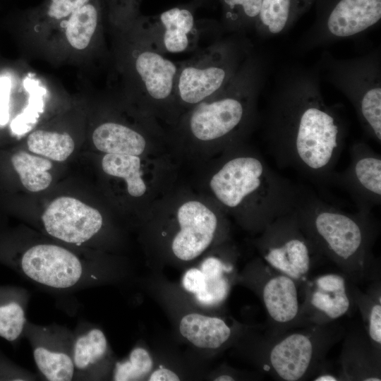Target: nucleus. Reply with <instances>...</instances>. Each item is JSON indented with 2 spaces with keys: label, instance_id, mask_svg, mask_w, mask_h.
Returning a JSON list of instances; mask_svg holds the SVG:
<instances>
[{
  "label": "nucleus",
  "instance_id": "obj_34",
  "mask_svg": "<svg viewBox=\"0 0 381 381\" xmlns=\"http://www.w3.org/2000/svg\"><path fill=\"white\" fill-rule=\"evenodd\" d=\"M142 0H103L105 16L111 29H124L141 14Z\"/></svg>",
  "mask_w": 381,
  "mask_h": 381
},
{
  "label": "nucleus",
  "instance_id": "obj_32",
  "mask_svg": "<svg viewBox=\"0 0 381 381\" xmlns=\"http://www.w3.org/2000/svg\"><path fill=\"white\" fill-rule=\"evenodd\" d=\"M291 5L292 0H262L255 25L260 30L279 33L288 23Z\"/></svg>",
  "mask_w": 381,
  "mask_h": 381
},
{
  "label": "nucleus",
  "instance_id": "obj_35",
  "mask_svg": "<svg viewBox=\"0 0 381 381\" xmlns=\"http://www.w3.org/2000/svg\"><path fill=\"white\" fill-rule=\"evenodd\" d=\"M42 95L30 93L29 102L23 111L11 122V128L15 135H22L29 132L43 112Z\"/></svg>",
  "mask_w": 381,
  "mask_h": 381
},
{
  "label": "nucleus",
  "instance_id": "obj_14",
  "mask_svg": "<svg viewBox=\"0 0 381 381\" xmlns=\"http://www.w3.org/2000/svg\"><path fill=\"white\" fill-rule=\"evenodd\" d=\"M350 282L341 273H326L303 284L301 327L337 321L350 312L354 303Z\"/></svg>",
  "mask_w": 381,
  "mask_h": 381
},
{
  "label": "nucleus",
  "instance_id": "obj_31",
  "mask_svg": "<svg viewBox=\"0 0 381 381\" xmlns=\"http://www.w3.org/2000/svg\"><path fill=\"white\" fill-rule=\"evenodd\" d=\"M153 361L145 348L137 346L128 356L115 363L112 370V380L115 381L140 380L150 374Z\"/></svg>",
  "mask_w": 381,
  "mask_h": 381
},
{
  "label": "nucleus",
  "instance_id": "obj_2",
  "mask_svg": "<svg viewBox=\"0 0 381 381\" xmlns=\"http://www.w3.org/2000/svg\"><path fill=\"white\" fill-rule=\"evenodd\" d=\"M209 186L219 205L246 230L260 233L292 212L301 188L282 176L257 151L241 143L228 149Z\"/></svg>",
  "mask_w": 381,
  "mask_h": 381
},
{
  "label": "nucleus",
  "instance_id": "obj_10",
  "mask_svg": "<svg viewBox=\"0 0 381 381\" xmlns=\"http://www.w3.org/2000/svg\"><path fill=\"white\" fill-rule=\"evenodd\" d=\"M260 234L255 244L260 258L301 284L325 259L302 230L294 210L277 217Z\"/></svg>",
  "mask_w": 381,
  "mask_h": 381
},
{
  "label": "nucleus",
  "instance_id": "obj_40",
  "mask_svg": "<svg viewBox=\"0 0 381 381\" xmlns=\"http://www.w3.org/2000/svg\"><path fill=\"white\" fill-rule=\"evenodd\" d=\"M150 381H179V375L174 371L166 368H159L153 371L149 376Z\"/></svg>",
  "mask_w": 381,
  "mask_h": 381
},
{
  "label": "nucleus",
  "instance_id": "obj_12",
  "mask_svg": "<svg viewBox=\"0 0 381 381\" xmlns=\"http://www.w3.org/2000/svg\"><path fill=\"white\" fill-rule=\"evenodd\" d=\"M191 6H178L159 14H140L131 25L159 53L180 54L196 49L202 32Z\"/></svg>",
  "mask_w": 381,
  "mask_h": 381
},
{
  "label": "nucleus",
  "instance_id": "obj_11",
  "mask_svg": "<svg viewBox=\"0 0 381 381\" xmlns=\"http://www.w3.org/2000/svg\"><path fill=\"white\" fill-rule=\"evenodd\" d=\"M103 0H92L61 23L37 54L52 64L82 63L97 54L103 44Z\"/></svg>",
  "mask_w": 381,
  "mask_h": 381
},
{
  "label": "nucleus",
  "instance_id": "obj_17",
  "mask_svg": "<svg viewBox=\"0 0 381 381\" xmlns=\"http://www.w3.org/2000/svg\"><path fill=\"white\" fill-rule=\"evenodd\" d=\"M42 221L49 236L76 246L90 241L103 226V217L97 209L67 196L53 200Z\"/></svg>",
  "mask_w": 381,
  "mask_h": 381
},
{
  "label": "nucleus",
  "instance_id": "obj_13",
  "mask_svg": "<svg viewBox=\"0 0 381 381\" xmlns=\"http://www.w3.org/2000/svg\"><path fill=\"white\" fill-rule=\"evenodd\" d=\"M178 230L171 242L173 255L184 262L201 255L217 237L226 238L228 225L222 214L203 202L190 200L176 211Z\"/></svg>",
  "mask_w": 381,
  "mask_h": 381
},
{
  "label": "nucleus",
  "instance_id": "obj_15",
  "mask_svg": "<svg viewBox=\"0 0 381 381\" xmlns=\"http://www.w3.org/2000/svg\"><path fill=\"white\" fill-rule=\"evenodd\" d=\"M23 337L29 341L35 365L45 380H74L73 331L56 323L40 325L28 320Z\"/></svg>",
  "mask_w": 381,
  "mask_h": 381
},
{
  "label": "nucleus",
  "instance_id": "obj_29",
  "mask_svg": "<svg viewBox=\"0 0 381 381\" xmlns=\"http://www.w3.org/2000/svg\"><path fill=\"white\" fill-rule=\"evenodd\" d=\"M27 145L33 153L64 162L73 152L75 142L68 132L37 129L28 136Z\"/></svg>",
  "mask_w": 381,
  "mask_h": 381
},
{
  "label": "nucleus",
  "instance_id": "obj_20",
  "mask_svg": "<svg viewBox=\"0 0 381 381\" xmlns=\"http://www.w3.org/2000/svg\"><path fill=\"white\" fill-rule=\"evenodd\" d=\"M339 358L343 381H380L381 354L372 346L363 327L344 333Z\"/></svg>",
  "mask_w": 381,
  "mask_h": 381
},
{
  "label": "nucleus",
  "instance_id": "obj_9",
  "mask_svg": "<svg viewBox=\"0 0 381 381\" xmlns=\"http://www.w3.org/2000/svg\"><path fill=\"white\" fill-rule=\"evenodd\" d=\"M239 279L254 291L264 306L265 332L277 334L301 327L303 284L274 269L260 258L246 266Z\"/></svg>",
  "mask_w": 381,
  "mask_h": 381
},
{
  "label": "nucleus",
  "instance_id": "obj_30",
  "mask_svg": "<svg viewBox=\"0 0 381 381\" xmlns=\"http://www.w3.org/2000/svg\"><path fill=\"white\" fill-rule=\"evenodd\" d=\"M356 106L368 133L381 143V88L373 85L366 89L356 99Z\"/></svg>",
  "mask_w": 381,
  "mask_h": 381
},
{
  "label": "nucleus",
  "instance_id": "obj_36",
  "mask_svg": "<svg viewBox=\"0 0 381 381\" xmlns=\"http://www.w3.org/2000/svg\"><path fill=\"white\" fill-rule=\"evenodd\" d=\"M35 375L11 361L0 351V381L35 380Z\"/></svg>",
  "mask_w": 381,
  "mask_h": 381
},
{
  "label": "nucleus",
  "instance_id": "obj_7",
  "mask_svg": "<svg viewBox=\"0 0 381 381\" xmlns=\"http://www.w3.org/2000/svg\"><path fill=\"white\" fill-rule=\"evenodd\" d=\"M0 261L29 281L53 290L88 287L104 277V270L54 243H37L19 253L1 254Z\"/></svg>",
  "mask_w": 381,
  "mask_h": 381
},
{
  "label": "nucleus",
  "instance_id": "obj_23",
  "mask_svg": "<svg viewBox=\"0 0 381 381\" xmlns=\"http://www.w3.org/2000/svg\"><path fill=\"white\" fill-rule=\"evenodd\" d=\"M92 139L95 147L106 154L140 156L147 147L143 133L116 121L99 123L93 130Z\"/></svg>",
  "mask_w": 381,
  "mask_h": 381
},
{
  "label": "nucleus",
  "instance_id": "obj_18",
  "mask_svg": "<svg viewBox=\"0 0 381 381\" xmlns=\"http://www.w3.org/2000/svg\"><path fill=\"white\" fill-rule=\"evenodd\" d=\"M72 356L74 380L104 378L111 363L110 349L104 332L87 322L80 323L73 331Z\"/></svg>",
  "mask_w": 381,
  "mask_h": 381
},
{
  "label": "nucleus",
  "instance_id": "obj_16",
  "mask_svg": "<svg viewBox=\"0 0 381 381\" xmlns=\"http://www.w3.org/2000/svg\"><path fill=\"white\" fill-rule=\"evenodd\" d=\"M330 184L337 185L349 193L363 212L381 203V157L363 142H356L350 148V161L340 172L334 171Z\"/></svg>",
  "mask_w": 381,
  "mask_h": 381
},
{
  "label": "nucleus",
  "instance_id": "obj_19",
  "mask_svg": "<svg viewBox=\"0 0 381 381\" xmlns=\"http://www.w3.org/2000/svg\"><path fill=\"white\" fill-rule=\"evenodd\" d=\"M92 0H44L23 11L20 32L25 44L37 53L50 34L75 11Z\"/></svg>",
  "mask_w": 381,
  "mask_h": 381
},
{
  "label": "nucleus",
  "instance_id": "obj_1",
  "mask_svg": "<svg viewBox=\"0 0 381 381\" xmlns=\"http://www.w3.org/2000/svg\"><path fill=\"white\" fill-rule=\"evenodd\" d=\"M277 110L267 140L277 165L315 184H330L345 141L338 116L315 97L287 102Z\"/></svg>",
  "mask_w": 381,
  "mask_h": 381
},
{
  "label": "nucleus",
  "instance_id": "obj_25",
  "mask_svg": "<svg viewBox=\"0 0 381 381\" xmlns=\"http://www.w3.org/2000/svg\"><path fill=\"white\" fill-rule=\"evenodd\" d=\"M233 254L231 250L224 258L210 256L202 262L200 269L204 274L205 286L202 291L195 296L200 303L218 306L226 299L235 279Z\"/></svg>",
  "mask_w": 381,
  "mask_h": 381
},
{
  "label": "nucleus",
  "instance_id": "obj_3",
  "mask_svg": "<svg viewBox=\"0 0 381 381\" xmlns=\"http://www.w3.org/2000/svg\"><path fill=\"white\" fill-rule=\"evenodd\" d=\"M321 255L356 284L378 279L373 246L379 225L372 212H347L301 188L294 210Z\"/></svg>",
  "mask_w": 381,
  "mask_h": 381
},
{
  "label": "nucleus",
  "instance_id": "obj_5",
  "mask_svg": "<svg viewBox=\"0 0 381 381\" xmlns=\"http://www.w3.org/2000/svg\"><path fill=\"white\" fill-rule=\"evenodd\" d=\"M345 328L338 321L251 337L252 355L262 371L277 380H311L341 339Z\"/></svg>",
  "mask_w": 381,
  "mask_h": 381
},
{
  "label": "nucleus",
  "instance_id": "obj_38",
  "mask_svg": "<svg viewBox=\"0 0 381 381\" xmlns=\"http://www.w3.org/2000/svg\"><path fill=\"white\" fill-rule=\"evenodd\" d=\"M8 82L6 78L0 79V125L6 124L9 119L8 100Z\"/></svg>",
  "mask_w": 381,
  "mask_h": 381
},
{
  "label": "nucleus",
  "instance_id": "obj_4",
  "mask_svg": "<svg viewBox=\"0 0 381 381\" xmlns=\"http://www.w3.org/2000/svg\"><path fill=\"white\" fill-rule=\"evenodd\" d=\"M112 59L119 89L150 116L176 121L181 116L176 98L179 62L152 48L135 29H111Z\"/></svg>",
  "mask_w": 381,
  "mask_h": 381
},
{
  "label": "nucleus",
  "instance_id": "obj_39",
  "mask_svg": "<svg viewBox=\"0 0 381 381\" xmlns=\"http://www.w3.org/2000/svg\"><path fill=\"white\" fill-rule=\"evenodd\" d=\"M313 381H343L340 370L336 371L329 367L326 360L311 379Z\"/></svg>",
  "mask_w": 381,
  "mask_h": 381
},
{
  "label": "nucleus",
  "instance_id": "obj_26",
  "mask_svg": "<svg viewBox=\"0 0 381 381\" xmlns=\"http://www.w3.org/2000/svg\"><path fill=\"white\" fill-rule=\"evenodd\" d=\"M354 306L359 310L363 328L374 349L381 354V286L379 279L373 280L366 291L350 282Z\"/></svg>",
  "mask_w": 381,
  "mask_h": 381
},
{
  "label": "nucleus",
  "instance_id": "obj_41",
  "mask_svg": "<svg viewBox=\"0 0 381 381\" xmlns=\"http://www.w3.org/2000/svg\"><path fill=\"white\" fill-rule=\"evenodd\" d=\"M238 378L236 376H234L232 373H222L217 376L214 380L215 381H234L236 380Z\"/></svg>",
  "mask_w": 381,
  "mask_h": 381
},
{
  "label": "nucleus",
  "instance_id": "obj_22",
  "mask_svg": "<svg viewBox=\"0 0 381 381\" xmlns=\"http://www.w3.org/2000/svg\"><path fill=\"white\" fill-rule=\"evenodd\" d=\"M381 18V0H339L330 12L327 26L337 37L356 35Z\"/></svg>",
  "mask_w": 381,
  "mask_h": 381
},
{
  "label": "nucleus",
  "instance_id": "obj_37",
  "mask_svg": "<svg viewBox=\"0 0 381 381\" xmlns=\"http://www.w3.org/2000/svg\"><path fill=\"white\" fill-rule=\"evenodd\" d=\"M183 288L195 296L200 294L205 286L204 274L199 268H190L187 270L183 277Z\"/></svg>",
  "mask_w": 381,
  "mask_h": 381
},
{
  "label": "nucleus",
  "instance_id": "obj_21",
  "mask_svg": "<svg viewBox=\"0 0 381 381\" xmlns=\"http://www.w3.org/2000/svg\"><path fill=\"white\" fill-rule=\"evenodd\" d=\"M180 334L195 346L217 350L226 346L240 336V327L229 325L220 317L190 313L179 322Z\"/></svg>",
  "mask_w": 381,
  "mask_h": 381
},
{
  "label": "nucleus",
  "instance_id": "obj_24",
  "mask_svg": "<svg viewBox=\"0 0 381 381\" xmlns=\"http://www.w3.org/2000/svg\"><path fill=\"white\" fill-rule=\"evenodd\" d=\"M30 298L23 287L0 286V337L15 344L23 337Z\"/></svg>",
  "mask_w": 381,
  "mask_h": 381
},
{
  "label": "nucleus",
  "instance_id": "obj_28",
  "mask_svg": "<svg viewBox=\"0 0 381 381\" xmlns=\"http://www.w3.org/2000/svg\"><path fill=\"white\" fill-rule=\"evenodd\" d=\"M11 163L23 186L31 192L43 190L52 183L49 170L52 164L47 159L19 151L12 156Z\"/></svg>",
  "mask_w": 381,
  "mask_h": 381
},
{
  "label": "nucleus",
  "instance_id": "obj_33",
  "mask_svg": "<svg viewBox=\"0 0 381 381\" xmlns=\"http://www.w3.org/2000/svg\"><path fill=\"white\" fill-rule=\"evenodd\" d=\"M224 20L232 29L254 23L259 14L262 0H219Z\"/></svg>",
  "mask_w": 381,
  "mask_h": 381
},
{
  "label": "nucleus",
  "instance_id": "obj_6",
  "mask_svg": "<svg viewBox=\"0 0 381 381\" xmlns=\"http://www.w3.org/2000/svg\"><path fill=\"white\" fill-rule=\"evenodd\" d=\"M248 76L246 70L239 71L220 91L183 112L176 121L181 132L226 150L241 143L253 108Z\"/></svg>",
  "mask_w": 381,
  "mask_h": 381
},
{
  "label": "nucleus",
  "instance_id": "obj_27",
  "mask_svg": "<svg viewBox=\"0 0 381 381\" xmlns=\"http://www.w3.org/2000/svg\"><path fill=\"white\" fill-rule=\"evenodd\" d=\"M140 156L106 154L102 159L103 171L108 175L125 181L128 194L140 197L147 190Z\"/></svg>",
  "mask_w": 381,
  "mask_h": 381
},
{
  "label": "nucleus",
  "instance_id": "obj_8",
  "mask_svg": "<svg viewBox=\"0 0 381 381\" xmlns=\"http://www.w3.org/2000/svg\"><path fill=\"white\" fill-rule=\"evenodd\" d=\"M237 65L235 47L225 42L199 49L180 61L176 98L181 115L223 89L238 73Z\"/></svg>",
  "mask_w": 381,
  "mask_h": 381
},
{
  "label": "nucleus",
  "instance_id": "obj_42",
  "mask_svg": "<svg viewBox=\"0 0 381 381\" xmlns=\"http://www.w3.org/2000/svg\"><path fill=\"white\" fill-rule=\"evenodd\" d=\"M207 0H193V3L195 6H200L202 3L207 1Z\"/></svg>",
  "mask_w": 381,
  "mask_h": 381
}]
</instances>
